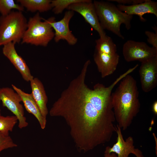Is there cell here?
Here are the masks:
<instances>
[{
    "label": "cell",
    "mask_w": 157,
    "mask_h": 157,
    "mask_svg": "<svg viewBox=\"0 0 157 157\" xmlns=\"http://www.w3.org/2000/svg\"><path fill=\"white\" fill-rule=\"evenodd\" d=\"M90 60L85 63L80 74L73 79L53 104L50 116L63 118L79 151L85 152L109 142L116 132L111 103L112 91L122 79L110 85L99 83L93 89L85 83Z\"/></svg>",
    "instance_id": "6da1fadb"
},
{
    "label": "cell",
    "mask_w": 157,
    "mask_h": 157,
    "mask_svg": "<svg viewBox=\"0 0 157 157\" xmlns=\"http://www.w3.org/2000/svg\"><path fill=\"white\" fill-rule=\"evenodd\" d=\"M111 94V103L118 126L123 130L129 127L140 111L139 92L136 80L128 74Z\"/></svg>",
    "instance_id": "7a4b0ae2"
},
{
    "label": "cell",
    "mask_w": 157,
    "mask_h": 157,
    "mask_svg": "<svg viewBox=\"0 0 157 157\" xmlns=\"http://www.w3.org/2000/svg\"><path fill=\"white\" fill-rule=\"evenodd\" d=\"M93 3L102 28L124 39L121 32V25L124 24L127 30L130 29L133 15L121 11L115 5L108 2L95 0Z\"/></svg>",
    "instance_id": "3957f363"
},
{
    "label": "cell",
    "mask_w": 157,
    "mask_h": 157,
    "mask_svg": "<svg viewBox=\"0 0 157 157\" xmlns=\"http://www.w3.org/2000/svg\"><path fill=\"white\" fill-rule=\"evenodd\" d=\"M27 22L22 12L12 11L0 17V46L10 42L19 43L27 29Z\"/></svg>",
    "instance_id": "277c9868"
},
{
    "label": "cell",
    "mask_w": 157,
    "mask_h": 157,
    "mask_svg": "<svg viewBox=\"0 0 157 157\" xmlns=\"http://www.w3.org/2000/svg\"><path fill=\"white\" fill-rule=\"evenodd\" d=\"M41 17L39 13L30 17L22 40V44L46 47L54 38V33L47 19Z\"/></svg>",
    "instance_id": "5b68a950"
},
{
    "label": "cell",
    "mask_w": 157,
    "mask_h": 157,
    "mask_svg": "<svg viewBox=\"0 0 157 157\" xmlns=\"http://www.w3.org/2000/svg\"><path fill=\"white\" fill-rule=\"evenodd\" d=\"M20 96L13 88L8 87L0 88V102L17 118L20 129L27 127L28 123L24 116V108Z\"/></svg>",
    "instance_id": "8992f818"
},
{
    "label": "cell",
    "mask_w": 157,
    "mask_h": 157,
    "mask_svg": "<svg viewBox=\"0 0 157 157\" xmlns=\"http://www.w3.org/2000/svg\"><path fill=\"white\" fill-rule=\"evenodd\" d=\"M122 53L127 62L138 60L142 62L157 56V49L144 42L129 40L124 44Z\"/></svg>",
    "instance_id": "52a82bcc"
},
{
    "label": "cell",
    "mask_w": 157,
    "mask_h": 157,
    "mask_svg": "<svg viewBox=\"0 0 157 157\" xmlns=\"http://www.w3.org/2000/svg\"><path fill=\"white\" fill-rule=\"evenodd\" d=\"M67 9L76 12L82 16L85 21L98 33L100 38H104L106 35L100 24L92 0H83L81 1L73 3L69 6Z\"/></svg>",
    "instance_id": "ba28073f"
},
{
    "label": "cell",
    "mask_w": 157,
    "mask_h": 157,
    "mask_svg": "<svg viewBox=\"0 0 157 157\" xmlns=\"http://www.w3.org/2000/svg\"><path fill=\"white\" fill-rule=\"evenodd\" d=\"M117 51L116 49L101 51L95 50L94 61L102 78L112 74L116 70L119 59Z\"/></svg>",
    "instance_id": "9c48e42d"
},
{
    "label": "cell",
    "mask_w": 157,
    "mask_h": 157,
    "mask_svg": "<svg viewBox=\"0 0 157 157\" xmlns=\"http://www.w3.org/2000/svg\"><path fill=\"white\" fill-rule=\"evenodd\" d=\"M74 14V11H66L63 18L60 20L56 21L55 18L52 17L47 19L52 28L54 30V40L58 42L61 40H65L71 45L76 44L77 39L73 35L69 28V21Z\"/></svg>",
    "instance_id": "30bf717a"
},
{
    "label": "cell",
    "mask_w": 157,
    "mask_h": 157,
    "mask_svg": "<svg viewBox=\"0 0 157 157\" xmlns=\"http://www.w3.org/2000/svg\"><path fill=\"white\" fill-rule=\"evenodd\" d=\"M141 63L139 72L141 88L148 92L157 85V56Z\"/></svg>",
    "instance_id": "8fae6325"
},
{
    "label": "cell",
    "mask_w": 157,
    "mask_h": 157,
    "mask_svg": "<svg viewBox=\"0 0 157 157\" xmlns=\"http://www.w3.org/2000/svg\"><path fill=\"white\" fill-rule=\"evenodd\" d=\"M15 43L10 42L3 45L2 52L21 74L25 81H30L33 78L25 61L17 53L15 47Z\"/></svg>",
    "instance_id": "7c38bea8"
},
{
    "label": "cell",
    "mask_w": 157,
    "mask_h": 157,
    "mask_svg": "<svg viewBox=\"0 0 157 157\" xmlns=\"http://www.w3.org/2000/svg\"><path fill=\"white\" fill-rule=\"evenodd\" d=\"M121 11L127 14L138 15L140 20L145 22L146 19L143 16L145 14H154L157 17V2L150 0H145L142 3L132 5L118 4L117 6Z\"/></svg>",
    "instance_id": "4fadbf2b"
},
{
    "label": "cell",
    "mask_w": 157,
    "mask_h": 157,
    "mask_svg": "<svg viewBox=\"0 0 157 157\" xmlns=\"http://www.w3.org/2000/svg\"><path fill=\"white\" fill-rule=\"evenodd\" d=\"M117 137V142L112 147H107L106 149L109 153L113 152L117 154V157H128L130 154H134L136 149L133 145L132 137L129 136L125 140L123 138L121 129L117 125L116 126Z\"/></svg>",
    "instance_id": "5bb4252c"
},
{
    "label": "cell",
    "mask_w": 157,
    "mask_h": 157,
    "mask_svg": "<svg viewBox=\"0 0 157 157\" xmlns=\"http://www.w3.org/2000/svg\"><path fill=\"white\" fill-rule=\"evenodd\" d=\"M30 82L32 96L38 106L42 115L46 119L48 113L47 107L48 99L44 86L41 81L37 78H33Z\"/></svg>",
    "instance_id": "9a60e30c"
},
{
    "label": "cell",
    "mask_w": 157,
    "mask_h": 157,
    "mask_svg": "<svg viewBox=\"0 0 157 157\" xmlns=\"http://www.w3.org/2000/svg\"><path fill=\"white\" fill-rule=\"evenodd\" d=\"M12 86L14 90L20 96L26 111L35 117L39 122L41 128L42 129H44L46 125V119L42 115L31 94L26 93L13 84Z\"/></svg>",
    "instance_id": "2e32d148"
},
{
    "label": "cell",
    "mask_w": 157,
    "mask_h": 157,
    "mask_svg": "<svg viewBox=\"0 0 157 157\" xmlns=\"http://www.w3.org/2000/svg\"><path fill=\"white\" fill-rule=\"evenodd\" d=\"M17 1L31 12L42 13L52 9L51 0H18Z\"/></svg>",
    "instance_id": "e0dca14e"
},
{
    "label": "cell",
    "mask_w": 157,
    "mask_h": 157,
    "mask_svg": "<svg viewBox=\"0 0 157 157\" xmlns=\"http://www.w3.org/2000/svg\"><path fill=\"white\" fill-rule=\"evenodd\" d=\"M18 119L15 115L4 116L0 115V132L9 135V132L12 131Z\"/></svg>",
    "instance_id": "ac0fdd59"
},
{
    "label": "cell",
    "mask_w": 157,
    "mask_h": 157,
    "mask_svg": "<svg viewBox=\"0 0 157 157\" xmlns=\"http://www.w3.org/2000/svg\"><path fill=\"white\" fill-rule=\"evenodd\" d=\"M13 9L22 12L24 8L20 4L16 3L13 0H0V14L1 15L8 14Z\"/></svg>",
    "instance_id": "d6986e66"
},
{
    "label": "cell",
    "mask_w": 157,
    "mask_h": 157,
    "mask_svg": "<svg viewBox=\"0 0 157 157\" xmlns=\"http://www.w3.org/2000/svg\"><path fill=\"white\" fill-rule=\"evenodd\" d=\"M83 0H51V6L54 14L61 13L71 4L81 1Z\"/></svg>",
    "instance_id": "ffe728a7"
},
{
    "label": "cell",
    "mask_w": 157,
    "mask_h": 157,
    "mask_svg": "<svg viewBox=\"0 0 157 157\" xmlns=\"http://www.w3.org/2000/svg\"><path fill=\"white\" fill-rule=\"evenodd\" d=\"M17 146L9 135H6L0 132V152L4 149Z\"/></svg>",
    "instance_id": "44dd1931"
},
{
    "label": "cell",
    "mask_w": 157,
    "mask_h": 157,
    "mask_svg": "<svg viewBox=\"0 0 157 157\" xmlns=\"http://www.w3.org/2000/svg\"><path fill=\"white\" fill-rule=\"evenodd\" d=\"M155 33L148 31H145V34L147 37V41L153 47L157 49V28L156 26L152 27Z\"/></svg>",
    "instance_id": "7402d4cb"
},
{
    "label": "cell",
    "mask_w": 157,
    "mask_h": 157,
    "mask_svg": "<svg viewBox=\"0 0 157 157\" xmlns=\"http://www.w3.org/2000/svg\"><path fill=\"white\" fill-rule=\"evenodd\" d=\"M145 0H109L108 1L117 2L119 4L124 5L128 4L129 5H132L138 4L142 3Z\"/></svg>",
    "instance_id": "603a6c76"
},
{
    "label": "cell",
    "mask_w": 157,
    "mask_h": 157,
    "mask_svg": "<svg viewBox=\"0 0 157 157\" xmlns=\"http://www.w3.org/2000/svg\"><path fill=\"white\" fill-rule=\"evenodd\" d=\"M104 157H117L115 153L113 152L109 153L106 149L104 151Z\"/></svg>",
    "instance_id": "cb8c5ba5"
},
{
    "label": "cell",
    "mask_w": 157,
    "mask_h": 157,
    "mask_svg": "<svg viewBox=\"0 0 157 157\" xmlns=\"http://www.w3.org/2000/svg\"><path fill=\"white\" fill-rule=\"evenodd\" d=\"M136 157H144L142 152L138 149H136L135 152L134 154Z\"/></svg>",
    "instance_id": "d4e9b609"
},
{
    "label": "cell",
    "mask_w": 157,
    "mask_h": 157,
    "mask_svg": "<svg viewBox=\"0 0 157 157\" xmlns=\"http://www.w3.org/2000/svg\"><path fill=\"white\" fill-rule=\"evenodd\" d=\"M152 110L154 113L156 115L157 114V101H155L153 103L152 106Z\"/></svg>",
    "instance_id": "484cf974"
},
{
    "label": "cell",
    "mask_w": 157,
    "mask_h": 157,
    "mask_svg": "<svg viewBox=\"0 0 157 157\" xmlns=\"http://www.w3.org/2000/svg\"><path fill=\"white\" fill-rule=\"evenodd\" d=\"M0 115H1V110L0 109Z\"/></svg>",
    "instance_id": "4316f807"
}]
</instances>
